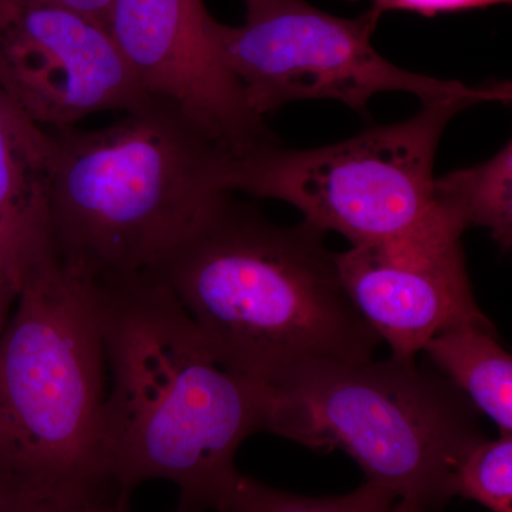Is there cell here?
<instances>
[{
    "instance_id": "obj_10",
    "label": "cell",
    "mask_w": 512,
    "mask_h": 512,
    "mask_svg": "<svg viewBox=\"0 0 512 512\" xmlns=\"http://www.w3.org/2000/svg\"><path fill=\"white\" fill-rule=\"evenodd\" d=\"M202 0H114L107 29L150 97L177 104L234 157L279 144L248 106Z\"/></svg>"
},
{
    "instance_id": "obj_7",
    "label": "cell",
    "mask_w": 512,
    "mask_h": 512,
    "mask_svg": "<svg viewBox=\"0 0 512 512\" xmlns=\"http://www.w3.org/2000/svg\"><path fill=\"white\" fill-rule=\"evenodd\" d=\"M239 28L214 18L210 32L229 72L241 84L258 116L285 104L335 100L357 114L379 93L400 92L431 99H474L510 103L511 84L468 87L404 70L373 47L383 13L366 10L355 19L336 18L306 0H244Z\"/></svg>"
},
{
    "instance_id": "obj_2",
    "label": "cell",
    "mask_w": 512,
    "mask_h": 512,
    "mask_svg": "<svg viewBox=\"0 0 512 512\" xmlns=\"http://www.w3.org/2000/svg\"><path fill=\"white\" fill-rule=\"evenodd\" d=\"M326 232L275 224L222 198L150 274L170 288L212 359L262 386L323 363H363L382 342L357 311Z\"/></svg>"
},
{
    "instance_id": "obj_18",
    "label": "cell",
    "mask_w": 512,
    "mask_h": 512,
    "mask_svg": "<svg viewBox=\"0 0 512 512\" xmlns=\"http://www.w3.org/2000/svg\"><path fill=\"white\" fill-rule=\"evenodd\" d=\"M33 503L15 481L0 473V512H29Z\"/></svg>"
},
{
    "instance_id": "obj_12",
    "label": "cell",
    "mask_w": 512,
    "mask_h": 512,
    "mask_svg": "<svg viewBox=\"0 0 512 512\" xmlns=\"http://www.w3.org/2000/svg\"><path fill=\"white\" fill-rule=\"evenodd\" d=\"M421 352L478 413L497 424L500 434H512V357L498 342L494 325L446 330Z\"/></svg>"
},
{
    "instance_id": "obj_17",
    "label": "cell",
    "mask_w": 512,
    "mask_h": 512,
    "mask_svg": "<svg viewBox=\"0 0 512 512\" xmlns=\"http://www.w3.org/2000/svg\"><path fill=\"white\" fill-rule=\"evenodd\" d=\"M39 2L50 3V5L59 6V8L72 10L79 13L84 18L101 23L107 28V18L114 0H39Z\"/></svg>"
},
{
    "instance_id": "obj_16",
    "label": "cell",
    "mask_w": 512,
    "mask_h": 512,
    "mask_svg": "<svg viewBox=\"0 0 512 512\" xmlns=\"http://www.w3.org/2000/svg\"><path fill=\"white\" fill-rule=\"evenodd\" d=\"M510 2L511 0H373V8L382 13L387 10H409L424 16H434L437 13L485 8Z\"/></svg>"
},
{
    "instance_id": "obj_14",
    "label": "cell",
    "mask_w": 512,
    "mask_h": 512,
    "mask_svg": "<svg viewBox=\"0 0 512 512\" xmlns=\"http://www.w3.org/2000/svg\"><path fill=\"white\" fill-rule=\"evenodd\" d=\"M217 512H430L387 488L365 481L352 493L306 497L239 476Z\"/></svg>"
},
{
    "instance_id": "obj_11",
    "label": "cell",
    "mask_w": 512,
    "mask_h": 512,
    "mask_svg": "<svg viewBox=\"0 0 512 512\" xmlns=\"http://www.w3.org/2000/svg\"><path fill=\"white\" fill-rule=\"evenodd\" d=\"M52 138L0 90V268L15 279L53 254L47 215Z\"/></svg>"
},
{
    "instance_id": "obj_21",
    "label": "cell",
    "mask_w": 512,
    "mask_h": 512,
    "mask_svg": "<svg viewBox=\"0 0 512 512\" xmlns=\"http://www.w3.org/2000/svg\"><path fill=\"white\" fill-rule=\"evenodd\" d=\"M0 271H3V269H2V268H0ZM3 272H5V271H3ZM5 274H6V272H5ZM9 276H10V275H9ZM10 278H12V276H10ZM12 279H13V278H12Z\"/></svg>"
},
{
    "instance_id": "obj_9",
    "label": "cell",
    "mask_w": 512,
    "mask_h": 512,
    "mask_svg": "<svg viewBox=\"0 0 512 512\" xmlns=\"http://www.w3.org/2000/svg\"><path fill=\"white\" fill-rule=\"evenodd\" d=\"M0 90L45 130L150 99L106 26L39 0H0Z\"/></svg>"
},
{
    "instance_id": "obj_3",
    "label": "cell",
    "mask_w": 512,
    "mask_h": 512,
    "mask_svg": "<svg viewBox=\"0 0 512 512\" xmlns=\"http://www.w3.org/2000/svg\"><path fill=\"white\" fill-rule=\"evenodd\" d=\"M47 131L53 252L93 278L154 271L231 194L234 156L171 101L150 97L99 130Z\"/></svg>"
},
{
    "instance_id": "obj_19",
    "label": "cell",
    "mask_w": 512,
    "mask_h": 512,
    "mask_svg": "<svg viewBox=\"0 0 512 512\" xmlns=\"http://www.w3.org/2000/svg\"><path fill=\"white\" fill-rule=\"evenodd\" d=\"M19 286L5 272L0 271V335L8 325L12 309L15 308Z\"/></svg>"
},
{
    "instance_id": "obj_4",
    "label": "cell",
    "mask_w": 512,
    "mask_h": 512,
    "mask_svg": "<svg viewBox=\"0 0 512 512\" xmlns=\"http://www.w3.org/2000/svg\"><path fill=\"white\" fill-rule=\"evenodd\" d=\"M107 392L96 281L47 255L20 276L0 335V473L33 505L109 503Z\"/></svg>"
},
{
    "instance_id": "obj_13",
    "label": "cell",
    "mask_w": 512,
    "mask_h": 512,
    "mask_svg": "<svg viewBox=\"0 0 512 512\" xmlns=\"http://www.w3.org/2000/svg\"><path fill=\"white\" fill-rule=\"evenodd\" d=\"M434 201L456 212L467 228L488 229L504 252L512 247L511 141L474 167L434 178Z\"/></svg>"
},
{
    "instance_id": "obj_1",
    "label": "cell",
    "mask_w": 512,
    "mask_h": 512,
    "mask_svg": "<svg viewBox=\"0 0 512 512\" xmlns=\"http://www.w3.org/2000/svg\"><path fill=\"white\" fill-rule=\"evenodd\" d=\"M109 392L101 453L127 511L147 481L180 491L178 508L218 511L239 476L238 448L266 431L271 387L222 369L167 285L150 272L94 278Z\"/></svg>"
},
{
    "instance_id": "obj_5",
    "label": "cell",
    "mask_w": 512,
    "mask_h": 512,
    "mask_svg": "<svg viewBox=\"0 0 512 512\" xmlns=\"http://www.w3.org/2000/svg\"><path fill=\"white\" fill-rule=\"evenodd\" d=\"M266 431L342 450L366 481L443 510L458 464L485 437L480 413L433 369L390 359L306 367L271 387Z\"/></svg>"
},
{
    "instance_id": "obj_6",
    "label": "cell",
    "mask_w": 512,
    "mask_h": 512,
    "mask_svg": "<svg viewBox=\"0 0 512 512\" xmlns=\"http://www.w3.org/2000/svg\"><path fill=\"white\" fill-rule=\"evenodd\" d=\"M474 99H431L400 123L311 150L279 144L232 158L225 187L293 205L303 221L352 247L397 237L434 208V158L444 130Z\"/></svg>"
},
{
    "instance_id": "obj_8",
    "label": "cell",
    "mask_w": 512,
    "mask_h": 512,
    "mask_svg": "<svg viewBox=\"0 0 512 512\" xmlns=\"http://www.w3.org/2000/svg\"><path fill=\"white\" fill-rule=\"evenodd\" d=\"M466 229L456 212L434 201L410 231L335 254L346 292L393 359L416 362L424 345L446 330L494 325L468 278Z\"/></svg>"
},
{
    "instance_id": "obj_20",
    "label": "cell",
    "mask_w": 512,
    "mask_h": 512,
    "mask_svg": "<svg viewBox=\"0 0 512 512\" xmlns=\"http://www.w3.org/2000/svg\"><path fill=\"white\" fill-rule=\"evenodd\" d=\"M29 512H127L120 510L114 503H82V504H55L33 505ZM175 512H187L177 508Z\"/></svg>"
},
{
    "instance_id": "obj_15",
    "label": "cell",
    "mask_w": 512,
    "mask_h": 512,
    "mask_svg": "<svg viewBox=\"0 0 512 512\" xmlns=\"http://www.w3.org/2000/svg\"><path fill=\"white\" fill-rule=\"evenodd\" d=\"M453 493L491 512H512V434L474 444L454 473Z\"/></svg>"
}]
</instances>
